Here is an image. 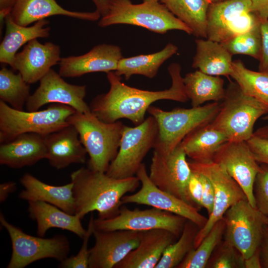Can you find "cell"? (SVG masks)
<instances>
[{
  "label": "cell",
  "mask_w": 268,
  "mask_h": 268,
  "mask_svg": "<svg viewBox=\"0 0 268 268\" xmlns=\"http://www.w3.org/2000/svg\"><path fill=\"white\" fill-rule=\"evenodd\" d=\"M94 217L91 214L88 222L86 233L83 238V242L78 253L75 256L67 258L60 262L59 268H87L89 249L88 248V241L94 230Z\"/></svg>",
  "instance_id": "obj_39"
},
{
  "label": "cell",
  "mask_w": 268,
  "mask_h": 268,
  "mask_svg": "<svg viewBox=\"0 0 268 268\" xmlns=\"http://www.w3.org/2000/svg\"><path fill=\"white\" fill-rule=\"evenodd\" d=\"M209 0L210 2V3H212V2H219V1H223L224 0Z\"/></svg>",
  "instance_id": "obj_52"
},
{
  "label": "cell",
  "mask_w": 268,
  "mask_h": 268,
  "mask_svg": "<svg viewBox=\"0 0 268 268\" xmlns=\"http://www.w3.org/2000/svg\"><path fill=\"white\" fill-rule=\"evenodd\" d=\"M157 132V122L151 115L134 127L125 125L118 153L106 173L117 179L135 176L144 158L153 149Z\"/></svg>",
  "instance_id": "obj_9"
},
{
  "label": "cell",
  "mask_w": 268,
  "mask_h": 268,
  "mask_svg": "<svg viewBox=\"0 0 268 268\" xmlns=\"http://www.w3.org/2000/svg\"><path fill=\"white\" fill-rule=\"evenodd\" d=\"M141 185L140 189L122 199L123 204L136 203L151 206L180 215L195 223L200 229L204 226L207 218L199 210L179 198L159 189L151 181L144 163L135 175Z\"/></svg>",
  "instance_id": "obj_15"
},
{
  "label": "cell",
  "mask_w": 268,
  "mask_h": 268,
  "mask_svg": "<svg viewBox=\"0 0 268 268\" xmlns=\"http://www.w3.org/2000/svg\"><path fill=\"white\" fill-rule=\"evenodd\" d=\"M73 183L75 214L82 219L89 212L97 211L99 218L116 216L122 206V198L140 185L136 176L117 179L106 172L81 167L70 174Z\"/></svg>",
  "instance_id": "obj_2"
},
{
  "label": "cell",
  "mask_w": 268,
  "mask_h": 268,
  "mask_svg": "<svg viewBox=\"0 0 268 268\" xmlns=\"http://www.w3.org/2000/svg\"><path fill=\"white\" fill-rule=\"evenodd\" d=\"M225 231V222L223 217L213 225L198 247L191 250L177 268H206L211 255L221 242Z\"/></svg>",
  "instance_id": "obj_35"
},
{
  "label": "cell",
  "mask_w": 268,
  "mask_h": 268,
  "mask_svg": "<svg viewBox=\"0 0 268 268\" xmlns=\"http://www.w3.org/2000/svg\"><path fill=\"white\" fill-rule=\"evenodd\" d=\"M260 24V21L250 30L220 43L232 55H247L259 61L261 54Z\"/></svg>",
  "instance_id": "obj_37"
},
{
  "label": "cell",
  "mask_w": 268,
  "mask_h": 268,
  "mask_svg": "<svg viewBox=\"0 0 268 268\" xmlns=\"http://www.w3.org/2000/svg\"><path fill=\"white\" fill-rule=\"evenodd\" d=\"M227 141L226 136L210 123L193 130L180 144L191 160L206 163L213 161L216 152Z\"/></svg>",
  "instance_id": "obj_28"
},
{
  "label": "cell",
  "mask_w": 268,
  "mask_h": 268,
  "mask_svg": "<svg viewBox=\"0 0 268 268\" xmlns=\"http://www.w3.org/2000/svg\"><path fill=\"white\" fill-rule=\"evenodd\" d=\"M243 266L246 268H262L260 249L250 257L244 260Z\"/></svg>",
  "instance_id": "obj_48"
},
{
  "label": "cell",
  "mask_w": 268,
  "mask_h": 268,
  "mask_svg": "<svg viewBox=\"0 0 268 268\" xmlns=\"http://www.w3.org/2000/svg\"><path fill=\"white\" fill-rule=\"evenodd\" d=\"M251 11L261 19H268V0H250Z\"/></svg>",
  "instance_id": "obj_45"
},
{
  "label": "cell",
  "mask_w": 268,
  "mask_h": 268,
  "mask_svg": "<svg viewBox=\"0 0 268 268\" xmlns=\"http://www.w3.org/2000/svg\"><path fill=\"white\" fill-rule=\"evenodd\" d=\"M39 82V86L25 104L27 111H37L48 103H60L71 107L79 113L91 112L89 106L84 100L86 94V85L68 83L52 68Z\"/></svg>",
  "instance_id": "obj_16"
},
{
  "label": "cell",
  "mask_w": 268,
  "mask_h": 268,
  "mask_svg": "<svg viewBox=\"0 0 268 268\" xmlns=\"http://www.w3.org/2000/svg\"><path fill=\"white\" fill-rule=\"evenodd\" d=\"M187 156L180 144L169 154L153 150L148 175L159 189L196 207L188 192L192 171Z\"/></svg>",
  "instance_id": "obj_14"
},
{
  "label": "cell",
  "mask_w": 268,
  "mask_h": 268,
  "mask_svg": "<svg viewBox=\"0 0 268 268\" xmlns=\"http://www.w3.org/2000/svg\"><path fill=\"white\" fill-rule=\"evenodd\" d=\"M268 114V105L246 94L236 82L231 81L210 125L223 133L228 141H247L254 134L257 120Z\"/></svg>",
  "instance_id": "obj_5"
},
{
  "label": "cell",
  "mask_w": 268,
  "mask_h": 268,
  "mask_svg": "<svg viewBox=\"0 0 268 268\" xmlns=\"http://www.w3.org/2000/svg\"><path fill=\"white\" fill-rule=\"evenodd\" d=\"M213 161L223 166L242 189L250 204L256 207L254 186L260 165L247 142L227 141L216 152Z\"/></svg>",
  "instance_id": "obj_17"
},
{
  "label": "cell",
  "mask_w": 268,
  "mask_h": 268,
  "mask_svg": "<svg viewBox=\"0 0 268 268\" xmlns=\"http://www.w3.org/2000/svg\"><path fill=\"white\" fill-rule=\"evenodd\" d=\"M199 174L202 185L201 205L202 207L206 209L209 215L212 212L213 208L214 201V188L212 184L207 177L202 174Z\"/></svg>",
  "instance_id": "obj_44"
},
{
  "label": "cell",
  "mask_w": 268,
  "mask_h": 268,
  "mask_svg": "<svg viewBox=\"0 0 268 268\" xmlns=\"http://www.w3.org/2000/svg\"><path fill=\"white\" fill-rule=\"evenodd\" d=\"M220 108L219 102L190 109L170 111L150 106L147 112L157 122L158 132L153 150L162 154L172 152L193 130L211 123Z\"/></svg>",
  "instance_id": "obj_6"
},
{
  "label": "cell",
  "mask_w": 268,
  "mask_h": 268,
  "mask_svg": "<svg viewBox=\"0 0 268 268\" xmlns=\"http://www.w3.org/2000/svg\"><path fill=\"white\" fill-rule=\"evenodd\" d=\"M189 164L192 171L202 174L209 179L214 191L213 208L206 223L195 237L194 244L196 249L231 206L247 199L239 185L220 164L214 161L201 163L193 160L189 161Z\"/></svg>",
  "instance_id": "obj_11"
},
{
  "label": "cell",
  "mask_w": 268,
  "mask_h": 268,
  "mask_svg": "<svg viewBox=\"0 0 268 268\" xmlns=\"http://www.w3.org/2000/svg\"><path fill=\"white\" fill-rule=\"evenodd\" d=\"M176 17L187 25L192 34L206 39L208 0H159Z\"/></svg>",
  "instance_id": "obj_32"
},
{
  "label": "cell",
  "mask_w": 268,
  "mask_h": 268,
  "mask_svg": "<svg viewBox=\"0 0 268 268\" xmlns=\"http://www.w3.org/2000/svg\"><path fill=\"white\" fill-rule=\"evenodd\" d=\"M196 52L192 67L206 74L229 78L232 71V55L220 43L208 39L195 40Z\"/></svg>",
  "instance_id": "obj_29"
},
{
  "label": "cell",
  "mask_w": 268,
  "mask_h": 268,
  "mask_svg": "<svg viewBox=\"0 0 268 268\" xmlns=\"http://www.w3.org/2000/svg\"><path fill=\"white\" fill-rule=\"evenodd\" d=\"M59 45L51 42L42 44L37 39L24 45L14 58L11 68L17 70L25 81L33 84L40 80L61 60Z\"/></svg>",
  "instance_id": "obj_20"
},
{
  "label": "cell",
  "mask_w": 268,
  "mask_h": 268,
  "mask_svg": "<svg viewBox=\"0 0 268 268\" xmlns=\"http://www.w3.org/2000/svg\"><path fill=\"white\" fill-rule=\"evenodd\" d=\"M5 32L0 44V62L12 67L17 51L29 41L39 38H46L50 35V22L46 19L39 20L30 26L15 23L10 14L5 19Z\"/></svg>",
  "instance_id": "obj_27"
},
{
  "label": "cell",
  "mask_w": 268,
  "mask_h": 268,
  "mask_svg": "<svg viewBox=\"0 0 268 268\" xmlns=\"http://www.w3.org/2000/svg\"><path fill=\"white\" fill-rule=\"evenodd\" d=\"M261 54L259 70L268 71V19H261Z\"/></svg>",
  "instance_id": "obj_43"
},
{
  "label": "cell",
  "mask_w": 268,
  "mask_h": 268,
  "mask_svg": "<svg viewBox=\"0 0 268 268\" xmlns=\"http://www.w3.org/2000/svg\"><path fill=\"white\" fill-rule=\"evenodd\" d=\"M98 24L101 27L129 24L158 34L178 30L192 34L191 29L159 0H142L138 4L133 3L131 0H110L108 11L101 17Z\"/></svg>",
  "instance_id": "obj_4"
},
{
  "label": "cell",
  "mask_w": 268,
  "mask_h": 268,
  "mask_svg": "<svg viewBox=\"0 0 268 268\" xmlns=\"http://www.w3.org/2000/svg\"><path fill=\"white\" fill-rule=\"evenodd\" d=\"M28 211L31 218L37 222V233L44 237L51 228H58L70 231L83 239L86 230L77 214H69L50 203L41 201H28Z\"/></svg>",
  "instance_id": "obj_26"
},
{
  "label": "cell",
  "mask_w": 268,
  "mask_h": 268,
  "mask_svg": "<svg viewBox=\"0 0 268 268\" xmlns=\"http://www.w3.org/2000/svg\"></svg>",
  "instance_id": "obj_54"
},
{
  "label": "cell",
  "mask_w": 268,
  "mask_h": 268,
  "mask_svg": "<svg viewBox=\"0 0 268 268\" xmlns=\"http://www.w3.org/2000/svg\"><path fill=\"white\" fill-rule=\"evenodd\" d=\"M75 112L71 107L60 103H52L41 111H19L0 100V143L24 133L45 136L59 131L69 125L67 119Z\"/></svg>",
  "instance_id": "obj_7"
},
{
  "label": "cell",
  "mask_w": 268,
  "mask_h": 268,
  "mask_svg": "<svg viewBox=\"0 0 268 268\" xmlns=\"http://www.w3.org/2000/svg\"><path fill=\"white\" fill-rule=\"evenodd\" d=\"M0 222L7 231L12 245V255L7 268H23L46 258L55 259L60 262L67 258L70 245L65 236L57 235L44 238L29 235L9 223L1 212Z\"/></svg>",
  "instance_id": "obj_10"
},
{
  "label": "cell",
  "mask_w": 268,
  "mask_h": 268,
  "mask_svg": "<svg viewBox=\"0 0 268 268\" xmlns=\"http://www.w3.org/2000/svg\"><path fill=\"white\" fill-rule=\"evenodd\" d=\"M253 135L268 139V126L260 128L254 133Z\"/></svg>",
  "instance_id": "obj_51"
},
{
  "label": "cell",
  "mask_w": 268,
  "mask_h": 268,
  "mask_svg": "<svg viewBox=\"0 0 268 268\" xmlns=\"http://www.w3.org/2000/svg\"><path fill=\"white\" fill-rule=\"evenodd\" d=\"M230 76L242 91L268 105V71H256L247 68L243 62H232Z\"/></svg>",
  "instance_id": "obj_33"
},
{
  "label": "cell",
  "mask_w": 268,
  "mask_h": 268,
  "mask_svg": "<svg viewBox=\"0 0 268 268\" xmlns=\"http://www.w3.org/2000/svg\"><path fill=\"white\" fill-rule=\"evenodd\" d=\"M177 238L163 229L142 231L138 246L114 268H155L165 249Z\"/></svg>",
  "instance_id": "obj_22"
},
{
  "label": "cell",
  "mask_w": 268,
  "mask_h": 268,
  "mask_svg": "<svg viewBox=\"0 0 268 268\" xmlns=\"http://www.w3.org/2000/svg\"><path fill=\"white\" fill-rule=\"evenodd\" d=\"M15 182L9 181L3 183L0 185V202H2L8 197V195L16 190Z\"/></svg>",
  "instance_id": "obj_47"
},
{
  "label": "cell",
  "mask_w": 268,
  "mask_h": 268,
  "mask_svg": "<svg viewBox=\"0 0 268 268\" xmlns=\"http://www.w3.org/2000/svg\"><path fill=\"white\" fill-rule=\"evenodd\" d=\"M246 142L257 162L268 165V139L253 135Z\"/></svg>",
  "instance_id": "obj_41"
},
{
  "label": "cell",
  "mask_w": 268,
  "mask_h": 268,
  "mask_svg": "<svg viewBox=\"0 0 268 268\" xmlns=\"http://www.w3.org/2000/svg\"><path fill=\"white\" fill-rule=\"evenodd\" d=\"M262 268H268V227L267 226L260 248Z\"/></svg>",
  "instance_id": "obj_46"
},
{
  "label": "cell",
  "mask_w": 268,
  "mask_h": 268,
  "mask_svg": "<svg viewBox=\"0 0 268 268\" xmlns=\"http://www.w3.org/2000/svg\"><path fill=\"white\" fill-rule=\"evenodd\" d=\"M224 240L246 259L260 248L268 217L247 200H241L231 206L224 215Z\"/></svg>",
  "instance_id": "obj_8"
},
{
  "label": "cell",
  "mask_w": 268,
  "mask_h": 268,
  "mask_svg": "<svg viewBox=\"0 0 268 268\" xmlns=\"http://www.w3.org/2000/svg\"><path fill=\"white\" fill-rule=\"evenodd\" d=\"M187 220L180 215L154 207L130 209L122 206L119 213L114 217L94 219V226L95 230L103 231L126 230L142 232L163 229L178 238Z\"/></svg>",
  "instance_id": "obj_13"
},
{
  "label": "cell",
  "mask_w": 268,
  "mask_h": 268,
  "mask_svg": "<svg viewBox=\"0 0 268 268\" xmlns=\"http://www.w3.org/2000/svg\"><path fill=\"white\" fill-rule=\"evenodd\" d=\"M16 0H0V20L4 21L5 17L8 15L14 6Z\"/></svg>",
  "instance_id": "obj_49"
},
{
  "label": "cell",
  "mask_w": 268,
  "mask_h": 268,
  "mask_svg": "<svg viewBox=\"0 0 268 268\" xmlns=\"http://www.w3.org/2000/svg\"><path fill=\"white\" fill-rule=\"evenodd\" d=\"M123 58L122 50L117 45L101 44L80 56L62 58L59 73L63 77H76L84 74L115 71Z\"/></svg>",
  "instance_id": "obj_19"
},
{
  "label": "cell",
  "mask_w": 268,
  "mask_h": 268,
  "mask_svg": "<svg viewBox=\"0 0 268 268\" xmlns=\"http://www.w3.org/2000/svg\"><path fill=\"white\" fill-rule=\"evenodd\" d=\"M30 87L20 73L6 67L0 70V100L14 109L23 111L30 96Z\"/></svg>",
  "instance_id": "obj_34"
},
{
  "label": "cell",
  "mask_w": 268,
  "mask_h": 268,
  "mask_svg": "<svg viewBox=\"0 0 268 268\" xmlns=\"http://www.w3.org/2000/svg\"><path fill=\"white\" fill-rule=\"evenodd\" d=\"M49 164L57 169L71 164H84L87 153L75 128L69 124L65 128L44 136Z\"/></svg>",
  "instance_id": "obj_21"
},
{
  "label": "cell",
  "mask_w": 268,
  "mask_h": 268,
  "mask_svg": "<svg viewBox=\"0 0 268 268\" xmlns=\"http://www.w3.org/2000/svg\"><path fill=\"white\" fill-rule=\"evenodd\" d=\"M178 50L175 45L168 43L163 49L156 53L123 57L114 72L119 76H124L125 79L135 74L152 78L156 75L160 66L176 54Z\"/></svg>",
  "instance_id": "obj_31"
},
{
  "label": "cell",
  "mask_w": 268,
  "mask_h": 268,
  "mask_svg": "<svg viewBox=\"0 0 268 268\" xmlns=\"http://www.w3.org/2000/svg\"><path fill=\"white\" fill-rule=\"evenodd\" d=\"M142 232L94 229L95 244L89 249V268H112L139 244Z\"/></svg>",
  "instance_id": "obj_18"
},
{
  "label": "cell",
  "mask_w": 268,
  "mask_h": 268,
  "mask_svg": "<svg viewBox=\"0 0 268 268\" xmlns=\"http://www.w3.org/2000/svg\"><path fill=\"white\" fill-rule=\"evenodd\" d=\"M46 157L44 136L36 133H24L0 144V164L12 168L30 166Z\"/></svg>",
  "instance_id": "obj_24"
},
{
  "label": "cell",
  "mask_w": 268,
  "mask_h": 268,
  "mask_svg": "<svg viewBox=\"0 0 268 268\" xmlns=\"http://www.w3.org/2000/svg\"><path fill=\"white\" fill-rule=\"evenodd\" d=\"M24 187L19 198L29 201H41L53 204L71 214H75L73 183L63 186L47 184L31 174H24L20 179Z\"/></svg>",
  "instance_id": "obj_25"
},
{
  "label": "cell",
  "mask_w": 268,
  "mask_h": 268,
  "mask_svg": "<svg viewBox=\"0 0 268 268\" xmlns=\"http://www.w3.org/2000/svg\"><path fill=\"white\" fill-rule=\"evenodd\" d=\"M199 229L195 223L187 220L179 239L165 249L155 268H177L194 249V240Z\"/></svg>",
  "instance_id": "obj_36"
},
{
  "label": "cell",
  "mask_w": 268,
  "mask_h": 268,
  "mask_svg": "<svg viewBox=\"0 0 268 268\" xmlns=\"http://www.w3.org/2000/svg\"><path fill=\"white\" fill-rule=\"evenodd\" d=\"M185 89L192 107L205 102L222 100L225 95L224 80L220 76L206 74L197 69L183 77Z\"/></svg>",
  "instance_id": "obj_30"
},
{
  "label": "cell",
  "mask_w": 268,
  "mask_h": 268,
  "mask_svg": "<svg viewBox=\"0 0 268 268\" xmlns=\"http://www.w3.org/2000/svg\"><path fill=\"white\" fill-rule=\"evenodd\" d=\"M168 71L172 80L171 86L168 89L159 91L130 86L122 82L121 77L114 71L107 73L109 90L93 99L89 106L91 112L105 123H114L121 119H126L137 126L145 120L146 112L157 101L187 102L189 98L181 75V66L178 63H171L168 67Z\"/></svg>",
  "instance_id": "obj_1"
},
{
  "label": "cell",
  "mask_w": 268,
  "mask_h": 268,
  "mask_svg": "<svg viewBox=\"0 0 268 268\" xmlns=\"http://www.w3.org/2000/svg\"><path fill=\"white\" fill-rule=\"evenodd\" d=\"M77 131L89 159L87 167L106 172L116 156L125 125L120 121L105 123L91 112H75L67 119Z\"/></svg>",
  "instance_id": "obj_3"
},
{
  "label": "cell",
  "mask_w": 268,
  "mask_h": 268,
  "mask_svg": "<svg viewBox=\"0 0 268 268\" xmlns=\"http://www.w3.org/2000/svg\"><path fill=\"white\" fill-rule=\"evenodd\" d=\"M188 192L195 206L199 210L202 207V185L199 173L192 171L188 185Z\"/></svg>",
  "instance_id": "obj_42"
},
{
  "label": "cell",
  "mask_w": 268,
  "mask_h": 268,
  "mask_svg": "<svg viewBox=\"0 0 268 268\" xmlns=\"http://www.w3.org/2000/svg\"><path fill=\"white\" fill-rule=\"evenodd\" d=\"M243 261L244 259L239 252L224 240L214 250L206 268H244Z\"/></svg>",
  "instance_id": "obj_38"
},
{
  "label": "cell",
  "mask_w": 268,
  "mask_h": 268,
  "mask_svg": "<svg viewBox=\"0 0 268 268\" xmlns=\"http://www.w3.org/2000/svg\"><path fill=\"white\" fill-rule=\"evenodd\" d=\"M17 24L27 26L53 15H63L80 20L95 21L100 19V12L68 10L55 0H16L9 13Z\"/></svg>",
  "instance_id": "obj_23"
},
{
  "label": "cell",
  "mask_w": 268,
  "mask_h": 268,
  "mask_svg": "<svg viewBox=\"0 0 268 268\" xmlns=\"http://www.w3.org/2000/svg\"><path fill=\"white\" fill-rule=\"evenodd\" d=\"M94 3L101 17L106 15L108 11L110 0H91Z\"/></svg>",
  "instance_id": "obj_50"
},
{
  "label": "cell",
  "mask_w": 268,
  "mask_h": 268,
  "mask_svg": "<svg viewBox=\"0 0 268 268\" xmlns=\"http://www.w3.org/2000/svg\"><path fill=\"white\" fill-rule=\"evenodd\" d=\"M263 119H264V120H268V114L267 115V116H265L263 118Z\"/></svg>",
  "instance_id": "obj_53"
},
{
  "label": "cell",
  "mask_w": 268,
  "mask_h": 268,
  "mask_svg": "<svg viewBox=\"0 0 268 268\" xmlns=\"http://www.w3.org/2000/svg\"><path fill=\"white\" fill-rule=\"evenodd\" d=\"M254 195L256 207L268 217V165L262 164L257 175Z\"/></svg>",
  "instance_id": "obj_40"
},
{
  "label": "cell",
  "mask_w": 268,
  "mask_h": 268,
  "mask_svg": "<svg viewBox=\"0 0 268 268\" xmlns=\"http://www.w3.org/2000/svg\"><path fill=\"white\" fill-rule=\"evenodd\" d=\"M260 19L251 11L250 0L210 3L206 15V39L221 43L250 30Z\"/></svg>",
  "instance_id": "obj_12"
}]
</instances>
